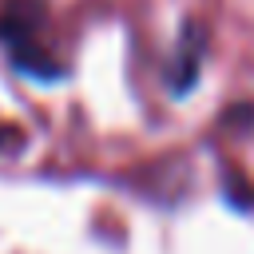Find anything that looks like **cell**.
<instances>
[{
    "instance_id": "cell-2",
    "label": "cell",
    "mask_w": 254,
    "mask_h": 254,
    "mask_svg": "<svg viewBox=\"0 0 254 254\" xmlns=\"http://www.w3.org/2000/svg\"><path fill=\"white\" fill-rule=\"evenodd\" d=\"M202 60H206V36H202V28H198L194 20H187V24H183V36H179V44H175V56H171L167 87H171L175 95H187V91L198 83V75H202Z\"/></svg>"
},
{
    "instance_id": "cell-1",
    "label": "cell",
    "mask_w": 254,
    "mask_h": 254,
    "mask_svg": "<svg viewBox=\"0 0 254 254\" xmlns=\"http://www.w3.org/2000/svg\"><path fill=\"white\" fill-rule=\"evenodd\" d=\"M44 20H48V16H44V8H40L36 0H8L4 12H0V44L8 48L12 67L24 71V75H32V79H40V83L67 75L64 60H56V56L36 40V32L44 28Z\"/></svg>"
},
{
    "instance_id": "cell-3",
    "label": "cell",
    "mask_w": 254,
    "mask_h": 254,
    "mask_svg": "<svg viewBox=\"0 0 254 254\" xmlns=\"http://www.w3.org/2000/svg\"><path fill=\"white\" fill-rule=\"evenodd\" d=\"M4 139H8V127H4V123H0V143H4Z\"/></svg>"
}]
</instances>
